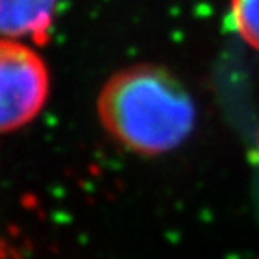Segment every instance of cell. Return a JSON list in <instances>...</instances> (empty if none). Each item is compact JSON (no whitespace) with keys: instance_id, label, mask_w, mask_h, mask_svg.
Listing matches in <instances>:
<instances>
[{"instance_id":"1","label":"cell","mask_w":259,"mask_h":259,"mask_svg":"<svg viewBox=\"0 0 259 259\" xmlns=\"http://www.w3.org/2000/svg\"><path fill=\"white\" fill-rule=\"evenodd\" d=\"M97 115L113 141L142 157L180 148L196 124V106L186 85L153 63L113 74L97 97Z\"/></svg>"},{"instance_id":"2","label":"cell","mask_w":259,"mask_h":259,"mask_svg":"<svg viewBox=\"0 0 259 259\" xmlns=\"http://www.w3.org/2000/svg\"><path fill=\"white\" fill-rule=\"evenodd\" d=\"M51 77L31 47L0 38V134L24 128L47 103Z\"/></svg>"},{"instance_id":"3","label":"cell","mask_w":259,"mask_h":259,"mask_svg":"<svg viewBox=\"0 0 259 259\" xmlns=\"http://www.w3.org/2000/svg\"><path fill=\"white\" fill-rule=\"evenodd\" d=\"M60 0H0V34L45 44L53 31Z\"/></svg>"},{"instance_id":"4","label":"cell","mask_w":259,"mask_h":259,"mask_svg":"<svg viewBox=\"0 0 259 259\" xmlns=\"http://www.w3.org/2000/svg\"><path fill=\"white\" fill-rule=\"evenodd\" d=\"M231 18L243 41L259 51V0H232Z\"/></svg>"}]
</instances>
